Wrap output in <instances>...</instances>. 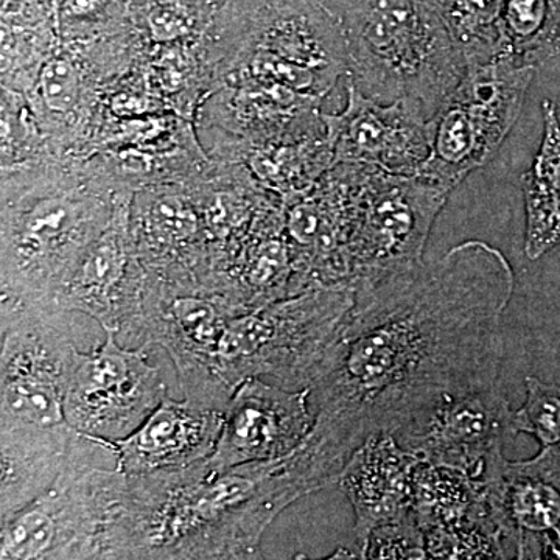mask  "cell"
<instances>
[{
  "mask_svg": "<svg viewBox=\"0 0 560 560\" xmlns=\"http://www.w3.org/2000/svg\"><path fill=\"white\" fill-rule=\"evenodd\" d=\"M451 191L420 176L366 165L353 206L349 285L371 289L423 264L434 221Z\"/></svg>",
  "mask_w": 560,
  "mask_h": 560,
  "instance_id": "ba28073f",
  "label": "cell"
},
{
  "mask_svg": "<svg viewBox=\"0 0 560 560\" xmlns=\"http://www.w3.org/2000/svg\"><path fill=\"white\" fill-rule=\"evenodd\" d=\"M206 2L212 3V5L217 7V9H221V5H223L224 0H206Z\"/></svg>",
  "mask_w": 560,
  "mask_h": 560,
  "instance_id": "f1b7e54d",
  "label": "cell"
},
{
  "mask_svg": "<svg viewBox=\"0 0 560 560\" xmlns=\"http://www.w3.org/2000/svg\"><path fill=\"white\" fill-rule=\"evenodd\" d=\"M560 55V0H506L500 57L517 68H539Z\"/></svg>",
  "mask_w": 560,
  "mask_h": 560,
  "instance_id": "7402d4cb",
  "label": "cell"
},
{
  "mask_svg": "<svg viewBox=\"0 0 560 560\" xmlns=\"http://www.w3.org/2000/svg\"><path fill=\"white\" fill-rule=\"evenodd\" d=\"M490 517L518 559H560V456L540 447L534 458L493 453L480 475Z\"/></svg>",
  "mask_w": 560,
  "mask_h": 560,
  "instance_id": "5bb4252c",
  "label": "cell"
},
{
  "mask_svg": "<svg viewBox=\"0 0 560 560\" xmlns=\"http://www.w3.org/2000/svg\"><path fill=\"white\" fill-rule=\"evenodd\" d=\"M429 559L425 537L412 512L399 522L372 530L364 559Z\"/></svg>",
  "mask_w": 560,
  "mask_h": 560,
  "instance_id": "4316f807",
  "label": "cell"
},
{
  "mask_svg": "<svg viewBox=\"0 0 560 560\" xmlns=\"http://www.w3.org/2000/svg\"><path fill=\"white\" fill-rule=\"evenodd\" d=\"M544 138L528 172L523 173L525 254L540 259L560 246V121L556 103L545 98Z\"/></svg>",
  "mask_w": 560,
  "mask_h": 560,
  "instance_id": "44dd1931",
  "label": "cell"
},
{
  "mask_svg": "<svg viewBox=\"0 0 560 560\" xmlns=\"http://www.w3.org/2000/svg\"><path fill=\"white\" fill-rule=\"evenodd\" d=\"M106 458H116L108 441L80 433L55 485L0 521V559H101L127 488V475Z\"/></svg>",
  "mask_w": 560,
  "mask_h": 560,
  "instance_id": "8992f818",
  "label": "cell"
},
{
  "mask_svg": "<svg viewBox=\"0 0 560 560\" xmlns=\"http://www.w3.org/2000/svg\"><path fill=\"white\" fill-rule=\"evenodd\" d=\"M419 463L393 434H375L352 453L338 481L355 515L350 547L342 548L349 558L364 559L372 530L411 514Z\"/></svg>",
  "mask_w": 560,
  "mask_h": 560,
  "instance_id": "ac0fdd59",
  "label": "cell"
},
{
  "mask_svg": "<svg viewBox=\"0 0 560 560\" xmlns=\"http://www.w3.org/2000/svg\"><path fill=\"white\" fill-rule=\"evenodd\" d=\"M61 44H86L135 31L130 0H51Z\"/></svg>",
  "mask_w": 560,
  "mask_h": 560,
  "instance_id": "cb8c5ba5",
  "label": "cell"
},
{
  "mask_svg": "<svg viewBox=\"0 0 560 560\" xmlns=\"http://www.w3.org/2000/svg\"><path fill=\"white\" fill-rule=\"evenodd\" d=\"M125 190L131 189L77 172L3 173L0 305L58 307V294Z\"/></svg>",
  "mask_w": 560,
  "mask_h": 560,
  "instance_id": "3957f363",
  "label": "cell"
},
{
  "mask_svg": "<svg viewBox=\"0 0 560 560\" xmlns=\"http://www.w3.org/2000/svg\"><path fill=\"white\" fill-rule=\"evenodd\" d=\"M131 201V190H125L108 228L81 257L57 300L62 311L83 313L117 337H127L135 326L147 280L132 238Z\"/></svg>",
  "mask_w": 560,
  "mask_h": 560,
  "instance_id": "9a60e30c",
  "label": "cell"
},
{
  "mask_svg": "<svg viewBox=\"0 0 560 560\" xmlns=\"http://www.w3.org/2000/svg\"><path fill=\"white\" fill-rule=\"evenodd\" d=\"M307 495L285 456L127 477L101 559H256L268 526Z\"/></svg>",
  "mask_w": 560,
  "mask_h": 560,
  "instance_id": "7a4b0ae2",
  "label": "cell"
},
{
  "mask_svg": "<svg viewBox=\"0 0 560 560\" xmlns=\"http://www.w3.org/2000/svg\"><path fill=\"white\" fill-rule=\"evenodd\" d=\"M517 434L515 411L495 383L442 397L394 438L420 460L480 478L490 456Z\"/></svg>",
  "mask_w": 560,
  "mask_h": 560,
  "instance_id": "4fadbf2b",
  "label": "cell"
},
{
  "mask_svg": "<svg viewBox=\"0 0 560 560\" xmlns=\"http://www.w3.org/2000/svg\"><path fill=\"white\" fill-rule=\"evenodd\" d=\"M313 423L311 388L290 389L260 377L246 378L224 410L223 430L208 464L228 470L283 458L300 447Z\"/></svg>",
  "mask_w": 560,
  "mask_h": 560,
  "instance_id": "e0dca14e",
  "label": "cell"
},
{
  "mask_svg": "<svg viewBox=\"0 0 560 560\" xmlns=\"http://www.w3.org/2000/svg\"><path fill=\"white\" fill-rule=\"evenodd\" d=\"M117 334L91 352H73L65 385L66 422L101 441H119L138 429L168 396L143 348L120 345Z\"/></svg>",
  "mask_w": 560,
  "mask_h": 560,
  "instance_id": "7c38bea8",
  "label": "cell"
},
{
  "mask_svg": "<svg viewBox=\"0 0 560 560\" xmlns=\"http://www.w3.org/2000/svg\"><path fill=\"white\" fill-rule=\"evenodd\" d=\"M514 289L506 256L467 241L433 264L355 290L308 386L315 423L293 452L313 485L340 481L361 444L394 436L442 397L500 383L501 320Z\"/></svg>",
  "mask_w": 560,
  "mask_h": 560,
  "instance_id": "6da1fadb",
  "label": "cell"
},
{
  "mask_svg": "<svg viewBox=\"0 0 560 560\" xmlns=\"http://www.w3.org/2000/svg\"><path fill=\"white\" fill-rule=\"evenodd\" d=\"M327 9L334 11L335 14L342 18L346 11L352 9L359 0H320Z\"/></svg>",
  "mask_w": 560,
  "mask_h": 560,
  "instance_id": "83f0119b",
  "label": "cell"
},
{
  "mask_svg": "<svg viewBox=\"0 0 560 560\" xmlns=\"http://www.w3.org/2000/svg\"><path fill=\"white\" fill-rule=\"evenodd\" d=\"M79 436L69 423L47 429H0V521L55 485Z\"/></svg>",
  "mask_w": 560,
  "mask_h": 560,
  "instance_id": "ffe728a7",
  "label": "cell"
},
{
  "mask_svg": "<svg viewBox=\"0 0 560 560\" xmlns=\"http://www.w3.org/2000/svg\"><path fill=\"white\" fill-rule=\"evenodd\" d=\"M243 312L208 283L147 272L139 316L127 338L136 348L164 349L187 399L224 411L226 401L215 378L217 355L228 323Z\"/></svg>",
  "mask_w": 560,
  "mask_h": 560,
  "instance_id": "9c48e42d",
  "label": "cell"
},
{
  "mask_svg": "<svg viewBox=\"0 0 560 560\" xmlns=\"http://www.w3.org/2000/svg\"><path fill=\"white\" fill-rule=\"evenodd\" d=\"M353 304V287L315 285L232 316L215 364L226 407L246 378L270 377L285 388H308Z\"/></svg>",
  "mask_w": 560,
  "mask_h": 560,
  "instance_id": "5b68a950",
  "label": "cell"
},
{
  "mask_svg": "<svg viewBox=\"0 0 560 560\" xmlns=\"http://www.w3.org/2000/svg\"><path fill=\"white\" fill-rule=\"evenodd\" d=\"M346 105L320 113L335 164H363L400 176H418L430 156L429 120L407 101L381 103L346 75Z\"/></svg>",
  "mask_w": 560,
  "mask_h": 560,
  "instance_id": "2e32d148",
  "label": "cell"
},
{
  "mask_svg": "<svg viewBox=\"0 0 560 560\" xmlns=\"http://www.w3.org/2000/svg\"><path fill=\"white\" fill-rule=\"evenodd\" d=\"M506 0H440L442 16L467 68L500 57V22Z\"/></svg>",
  "mask_w": 560,
  "mask_h": 560,
  "instance_id": "603a6c76",
  "label": "cell"
},
{
  "mask_svg": "<svg viewBox=\"0 0 560 560\" xmlns=\"http://www.w3.org/2000/svg\"><path fill=\"white\" fill-rule=\"evenodd\" d=\"M73 313L0 305V429L65 425Z\"/></svg>",
  "mask_w": 560,
  "mask_h": 560,
  "instance_id": "30bf717a",
  "label": "cell"
},
{
  "mask_svg": "<svg viewBox=\"0 0 560 560\" xmlns=\"http://www.w3.org/2000/svg\"><path fill=\"white\" fill-rule=\"evenodd\" d=\"M206 47L267 51L334 83L348 75L345 25L320 0H224Z\"/></svg>",
  "mask_w": 560,
  "mask_h": 560,
  "instance_id": "8fae6325",
  "label": "cell"
},
{
  "mask_svg": "<svg viewBox=\"0 0 560 560\" xmlns=\"http://www.w3.org/2000/svg\"><path fill=\"white\" fill-rule=\"evenodd\" d=\"M341 20L348 79L374 101L410 102L430 120L466 75L440 0H359Z\"/></svg>",
  "mask_w": 560,
  "mask_h": 560,
  "instance_id": "277c9868",
  "label": "cell"
},
{
  "mask_svg": "<svg viewBox=\"0 0 560 560\" xmlns=\"http://www.w3.org/2000/svg\"><path fill=\"white\" fill-rule=\"evenodd\" d=\"M534 73L503 58L467 68L429 120L430 156L418 176L452 191L488 164L517 124Z\"/></svg>",
  "mask_w": 560,
  "mask_h": 560,
  "instance_id": "52a82bcc",
  "label": "cell"
},
{
  "mask_svg": "<svg viewBox=\"0 0 560 560\" xmlns=\"http://www.w3.org/2000/svg\"><path fill=\"white\" fill-rule=\"evenodd\" d=\"M526 399L515 410L518 434L526 433L560 456V385L528 375Z\"/></svg>",
  "mask_w": 560,
  "mask_h": 560,
  "instance_id": "484cf974",
  "label": "cell"
},
{
  "mask_svg": "<svg viewBox=\"0 0 560 560\" xmlns=\"http://www.w3.org/2000/svg\"><path fill=\"white\" fill-rule=\"evenodd\" d=\"M61 49L44 60L32 86L40 113L50 119L66 120L70 116H80L88 102L90 83L75 54L65 44Z\"/></svg>",
  "mask_w": 560,
  "mask_h": 560,
  "instance_id": "d4e9b609",
  "label": "cell"
},
{
  "mask_svg": "<svg viewBox=\"0 0 560 560\" xmlns=\"http://www.w3.org/2000/svg\"><path fill=\"white\" fill-rule=\"evenodd\" d=\"M223 423L224 411L187 397L175 400L167 396L131 434L109 442L117 470L127 477H140L209 458Z\"/></svg>",
  "mask_w": 560,
  "mask_h": 560,
  "instance_id": "d6986e66",
  "label": "cell"
}]
</instances>
